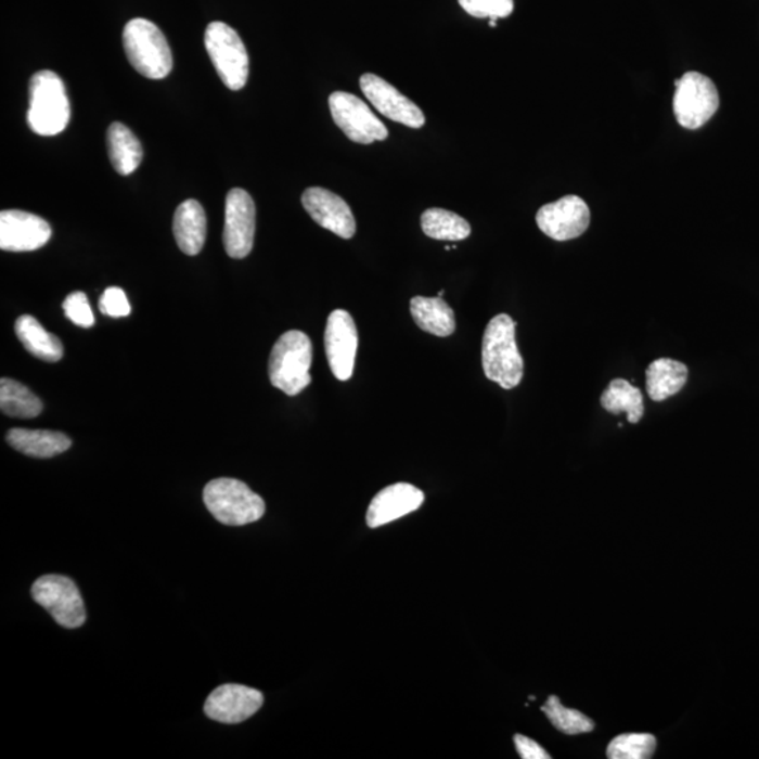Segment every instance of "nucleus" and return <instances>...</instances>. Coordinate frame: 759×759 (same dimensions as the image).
<instances>
[{"label":"nucleus","mask_w":759,"mask_h":759,"mask_svg":"<svg viewBox=\"0 0 759 759\" xmlns=\"http://www.w3.org/2000/svg\"><path fill=\"white\" fill-rule=\"evenodd\" d=\"M645 387L648 397L653 401L661 402L676 396L685 387L687 380V368L685 364L672 359L654 360L645 370Z\"/></svg>","instance_id":"nucleus-21"},{"label":"nucleus","mask_w":759,"mask_h":759,"mask_svg":"<svg viewBox=\"0 0 759 759\" xmlns=\"http://www.w3.org/2000/svg\"><path fill=\"white\" fill-rule=\"evenodd\" d=\"M411 314L422 331L440 338L452 335L455 330L454 312L442 297L412 298Z\"/></svg>","instance_id":"nucleus-22"},{"label":"nucleus","mask_w":759,"mask_h":759,"mask_svg":"<svg viewBox=\"0 0 759 759\" xmlns=\"http://www.w3.org/2000/svg\"><path fill=\"white\" fill-rule=\"evenodd\" d=\"M424 501L425 493L412 484H393L380 491L370 502L366 524L369 528H380L420 510Z\"/></svg>","instance_id":"nucleus-17"},{"label":"nucleus","mask_w":759,"mask_h":759,"mask_svg":"<svg viewBox=\"0 0 759 759\" xmlns=\"http://www.w3.org/2000/svg\"><path fill=\"white\" fill-rule=\"evenodd\" d=\"M70 104L65 85L52 70H40L30 80L27 123L38 136L60 134L68 126Z\"/></svg>","instance_id":"nucleus-2"},{"label":"nucleus","mask_w":759,"mask_h":759,"mask_svg":"<svg viewBox=\"0 0 759 759\" xmlns=\"http://www.w3.org/2000/svg\"><path fill=\"white\" fill-rule=\"evenodd\" d=\"M515 747L518 749L520 758L524 759H550L552 756L545 749L536 743L535 739L525 737V735L516 734Z\"/></svg>","instance_id":"nucleus-32"},{"label":"nucleus","mask_w":759,"mask_h":759,"mask_svg":"<svg viewBox=\"0 0 759 759\" xmlns=\"http://www.w3.org/2000/svg\"><path fill=\"white\" fill-rule=\"evenodd\" d=\"M301 203L318 226L344 240H350L355 235L352 210L338 194L322 188H310L303 193Z\"/></svg>","instance_id":"nucleus-16"},{"label":"nucleus","mask_w":759,"mask_h":759,"mask_svg":"<svg viewBox=\"0 0 759 759\" xmlns=\"http://www.w3.org/2000/svg\"><path fill=\"white\" fill-rule=\"evenodd\" d=\"M542 711L548 716L550 723L564 734L591 733L595 729L594 720L587 718L581 711L566 708L557 696H550L542 706Z\"/></svg>","instance_id":"nucleus-27"},{"label":"nucleus","mask_w":759,"mask_h":759,"mask_svg":"<svg viewBox=\"0 0 759 759\" xmlns=\"http://www.w3.org/2000/svg\"><path fill=\"white\" fill-rule=\"evenodd\" d=\"M360 89L368 101L377 108L383 116L393 121L401 123L407 127L421 128L425 126V114L421 108L387 80L374 74H364L360 78Z\"/></svg>","instance_id":"nucleus-14"},{"label":"nucleus","mask_w":759,"mask_h":759,"mask_svg":"<svg viewBox=\"0 0 759 759\" xmlns=\"http://www.w3.org/2000/svg\"><path fill=\"white\" fill-rule=\"evenodd\" d=\"M107 149L113 168L123 177L131 175L141 165V142L132 134L130 128L121 125V123H113L108 127Z\"/></svg>","instance_id":"nucleus-23"},{"label":"nucleus","mask_w":759,"mask_h":759,"mask_svg":"<svg viewBox=\"0 0 759 759\" xmlns=\"http://www.w3.org/2000/svg\"><path fill=\"white\" fill-rule=\"evenodd\" d=\"M673 113L687 130H696L718 112L720 99L713 80L699 73H686L677 80Z\"/></svg>","instance_id":"nucleus-8"},{"label":"nucleus","mask_w":759,"mask_h":759,"mask_svg":"<svg viewBox=\"0 0 759 759\" xmlns=\"http://www.w3.org/2000/svg\"><path fill=\"white\" fill-rule=\"evenodd\" d=\"M204 44L226 87L244 88L249 76V56L239 33L226 23L213 22L206 28Z\"/></svg>","instance_id":"nucleus-6"},{"label":"nucleus","mask_w":759,"mask_h":759,"mask_svg":"<svg viewBox=\"0 0 759 759\" xmlns=\"http://www.w3.org/2000/svg\"><path fill=\"white\" fill-rule=\"evenodd\" d=\"M7 440L17 452L37 459L54 458L73 445L68 436L54 430L11 429Z\"/></svg>","instance_id":"nucleus-19"},{"label":"nucleus","mask_w":759,"mask_h":759,"mask_svg":"<svg viewBox=\"0 0 759 759\" xmlns=\"http://www.w3.org/2000/svg\"><path fill=\"white\" fill-rule=\"evenodd\" d=\"M358 329L345 310L332 311L325 329V352L332 374L340 382L352 377L358 353Z\"/></svg>","instance_id":"nucleus-11"},{"label":"nucleus","mask_w":759,"mask_h":759,"mask_svg":"<svg viewBox=\"0 0 759 759\" xmlns=\"http://www.w3.org/2000/svg\"><path fill=\"white\" fill-rule=\"evenodd\" d=\"M330 111L335 125L350 141L373 144L388 137L387 127L378 120L366 103L346 92H334L330 97Z\"/></svg>","instance_id":"nucleus-9"},{"label":"nucleus","mask_w":759,"mask_h":759,"mask_svg":"<svg viewBox=\"0 0 759 759\" xmlns=\"http://www.w3.org/2000/svg\"><path fill=\"white\" fill-rule=\"evenodd\" d=\"M460 7L478 18L507 17L514 12V0H459Z\"/></svg>","instance_id":"nucleus-29"},{"label":"nucleus","mask_w":759,"mask_h":759,"mask_svg":"<svg viewBox=\"0 0 759 759\" xmlns=\"http://www.w3.org/2000/svg\"><path fill=\"white\" fill-rule=\"evenodd\" d=\"M14 331L18 340L25 346L28 353H31L37 359L44 362H59L64 356V346L54 334L42 329L40 322L31 316H22L17 318L14 324Z\"/></svg>","instance_id":"nucleus-20"},{"label":"nucleus","mask_w":759,"mask_h":759,"mask_svg":"<svg viewBox=\"0 0 759 759\" xmlns=\"http://www.w3.org/2000/svg\"><path fill=\"white\" fill-rule=\"evenodd\" d=\"M173 235L183 254H201L207 236V217L201 203L186 201L180 204L173 217Z\"/></svg>","instance_id":"nucleus-18"},{"label":"nucleus","mask_w":759,"mask_h":759,"mask_svg":"<svg viewBox=\"0 0 759 759\" xmlns=\"http://www.w3.org/2000/svg\"><path fill=\"white\" fill-rule=\"evenodd\" d=\"M204 504L218 522L245 526L258 522L266 512L262 497L235 478H217L204 487Z\"/></svg>","instance_id":"nucleus-5"},{"label":"nucleus","mask_w":759,"mask_h":759,"mask_svg":"<svg viewBox=\"0 0 759 759\" xmlns=\"http://www.w3.org/2000/svg\"><path fill=\"white\" fill-rule=\"evenodd\" d=\"M601 406L614 415L626 412L630 424H638L644 415L642 391L623 378L612 380L609 386L602 394Z\"/></svg>","instance_id":"nucleus-24"},{"label":"nucleus","mask_w":759,"mask_h":759,"mask_svg":"<svg viewBox=\"0 0 759 759\" xmlns=\"http://www.w3.org/2000/svg\"><path fill=\"white\" fill-rule=\"evenodd\" d=\"M311 364L310 338L304 332L288 331L280 336L270 353V383L287 396H297L312 382Z\"/></svg>","instance_id":"nucleus-3"},{"label":"nucleus","mask_w":759,"mask_h":759,"mask_svg":"<svg viewBox=\"0 0 759 759\" xmlns=\"http://www.w3.org/2000/svg\"><path fill=\"white\" fill-rule=\"evenodd\" d=\"M657 748V738L649 733L620 734L612 739L606 756L609 759H648Z\"/></svg>","instance_id":"nucleus-28"},{"label":"nucleus","mask_w":759,"mask_h":759,"mask_svg":"<svg viewBox=\"0 0 759 759\" xmlns=\"http://www.w3.org/2000/svg\"><path fill=\"white\" fill-rule=\"evenodd\" d=\"M99 308L104 316L113 318L127 317L131 312L130 301L120 287H108L99 300Z\"/></svg>","instance_id":"nucleus-31"},{"label":"nucleus","mask_w":759,"mask_h":759,"mask_svg":"<svg viewBox=\"0 0 759 759\" xmlns=\"http://www.w3.org/2000/svg\"><path fill=\"white\" fill-rule=\"evenodd\" d=\"M31 596L63 628L78 629L87 621L82 595L68 577L49 574L38 578L33 583Z\"/></svg>","instance_id":"nucleus-7"},{"label":"nucleus","mask_w":759,"mask_h":759,"mask_svg":"<svg viewBox=\"0 0 759 759\" xmlns=\"http://www.w3.org/2000/svg\"><path fill=\"white\" fill-rule=\"evenodd\" d=\"M0 408L4 415L30 420L42 412L40 398L22 383L12 378L0 380Z\"/></svg>","instance_id":"nucleus-26"},{"label":"nucleus","mask_w":759,"mask_h":759,"mask_svg":"<svg viewBox=\"0 0 759 759\" xmlns=\"http://www.w3.org/2000/svg\"><path fill=\"white\" fill-rule=\"evenodd\" d=\"M66 318L75 325L90 329L94 324L92 307H90L87 294L75 292L65 298L63 304Z\"/></svg>","instance_id":"nucleus-30"},{"label":"nucleus","mask_w":759,"mask_h":759,"mask_svg":"<svg viewBox=\"0 0 759 759\" xmlns=\"http://www.w3.org/2000/svg\"><path fill=\"white\" fill-rule=\"evenodd\" d=\"M123 46L137 73L150 79H164L173 66L172 51L163 31L145 18L128 22Z\"/></svg>","instance_id":"nucleus-4"},{"label":"nucleus","mask_w":759,"mask_h":759,"mask_svg":"<svg viewBox=\"0 0 759 759\" xmlns=\"http://www.w3.org/2000/svg\"><path fill=\"white\" fill-rule=\"evenodd\" d=\"M590 221V207L578 196H566L545 204L536 215L540 231L554 241L578 239L588 230Z\"/></svg>","instance_id":"nucleus-12"},{"label":"nucleus","mask_w":759,"mask_h":759,"mask_svg":"<svg viewBox=\"0 0 759 759\" xmlns=\"http://www.w3.org/2000/svg\"><path fill=\"white\" fill-rule=\"evenodd\" d=\"M516 322L507 314L493 317L483 338V369L488 380L504 390L519 386L524 359L515 338Z\"/></svg>","instance_id":"nucleus-1"},{"label":"nucleus","mask_w":759,"mask_h":759,"mask_svg":"<svg viewBox=\"0 0 759 759\" xmlns=\"http://www.w3.org/2000/svg\"><path fill=\"white\" fill-rule=\"evenodd\" d=\"M422 231L438 241H463L472 234V227L463 217L445 208H429L421 217Z\"/></svg>","instance_id":"nucleus-25"},{"label":"nucleus","mask_w":759,"mask_h":759,"mask_svg":"<svg viewBox=\"0 0 759 759\" xmlns=\"http://www.w3.org/2000/svg\"><path fill=\"white\" fill-rule=\"evenodd\" d=\"M263 700L262 692L254 687L226 683L208 695L204 713L218 723L239 724L258 713Z\"/></svg>","instance_id":"nucleus-13"},{"label":"nucleus","mask_w":759,"mask_h":759,"mask_svg":"<svg viewBox=\"0 0 759 759\" xmlns=\"http://www.w3.org/2000/svg\"><path fill=\"white\" fill-rule=\"evenodd\" d=\"M256 208L254 198L244 189L227 194L226 224L222 241L228 256L244 259L254 248Z\"/></svg>","instance_id":"nucleus-10"},{"label":"nucleus","mask_w":759,"mask_h":759,"mask_svg":"<svg viewBox=\"0 0 759 759\" xmlns=\"http://www.w3.org/2000/svg\"><path fill=\"white\" fill-rule=\"evenodd\" d=\"M51 227L44 218L22 210L0 213V248L8 253H31L50 241Z\"/></svg>","instance_id":"nucleus-15"}]
</instances>
